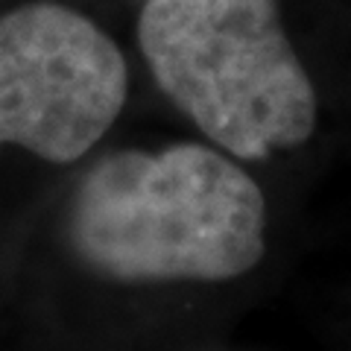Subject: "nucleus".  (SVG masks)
Returning <instances> with one entry per match:
<instances>
[{
  "label": "nucleus",
  "instance_id": "f257e3e1",
  "mask_svg": "<svg viewBox=\"0 0 351 351\" xmlns=\"http://www.w3.org/2000/svg\"><path fill=\"white\" fill-rule=\"evenodd\" d=\"M255 179L202 144L123 149L85 173L71 208L80 258L120 281H226L263 258Z\"/></svg>",
  "mask_w": 351,
  "mask_h": 351
},
{
  "label": "nucleus",
  "instance_id": "f03ea898",
  "mask_svg": "<svg viewBox=\"0 0 351 351\" xmlns=\"http://www.w3.org/2000/svg\"><path fill=\"white\" fill-rule=\"evenodd\" d=\"M138 41L167 100L232 156L258 161L311 138L316 91L278 0H147Z\"/></svg>",
  "mask_w": 351,
  "mask_h": 351
},
{
  "label": "nucleus",
  "instance_id": "7ed1b4c3",
  "mask_svg": "<svg viewBox=\"0 0 351 351\" xmlns=\"http://www.w3.org/2000/svg\"><path fill=\"white\" fill-rule=\"evenodd\" d=\"M126 62L106 32L62 3L0 18V149L82 158L126 103Z\"/></svg>",
  "mask_w": 351,
  "mask_h": 351
}]
</instances>
